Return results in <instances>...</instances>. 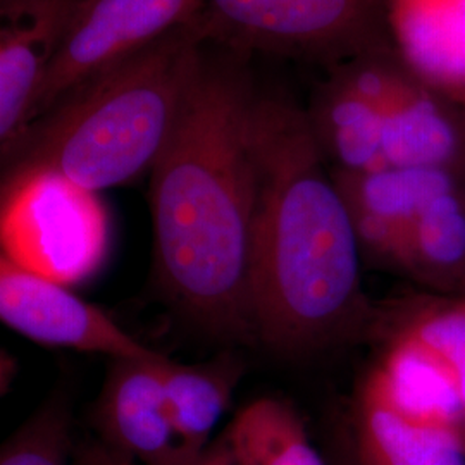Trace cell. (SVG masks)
Wrapping results in <instances>:
<instances>
[{
  "label": "cell",
  "instance_id": "cell-1",
  "mask_svg": "<svg viewBox=\"0 0 465 465\" xmlns=\"http://www.w3.org/2000/svg\"><path fill=\"white\" fill-rule=\"evenodd\" d=\"M253 104L238 73L203 52L150 169L153 280L178 317L219 341L253 338Z\"/></svg>",
  "mask_w": 465,
  "mask_h": 465
},
{
  "label": "cell",
  "instance_id": "cell-2",
  "mask_svg": "<svg viewBox=\"0 0 465 465\" xmlns=\"http://www.w3.org/2000/svg\"><path fill=\"white\" fill-rule=\"evenodd\" d=\"M252 143L253 338L282 353L321 349L366 309L349 209L299 107L255 97Z\"/></svg>",
  "mask_w": 465,
  "mask_h": 465
},
{
  "label": "cell",
  "instance_id": "cell-3",
  "mask_svg": "<svg viewBox=\"0 0 465 465\" xmlns=\"http://www.w3.org/2000/svg\"><path fill=\"white\" fill-rule=\"evenodd\" d=\"M207 36L199 15L86 78L0 157V174L44 167L100 193L150 173L180 114Z\"/></svg>",
  "mask_w": 465,
  "mask_h": 465
},
{
  "label": "cell",
  "instance_id": "cell-4",
  "mask_svg": "<svg viewBox=\"0 0 465 465\" xmlns=\"http://www.w3.org/2000/svg\"><path fill=\"white\" fill-rule=\"evenodd\" d=\"M111 224L100 193L44 169L0 174V250L73 290L109 253Z\"/></svg>",
  "mask_w": 465,
  "mask_h": 465
},
{
  "label": "cell",
  "instance_id": "cell-5",
  "mask_svg": "<svg viewBox=\"0 0 465 465\" xmlns=\"http://www.w3.org/2000/svg\"><path fill=\"white\" fill-rule=\"evenodd\" d=\"M213 21L249 44L317 59L390 52L382 0H205Z\"/></svg>",
  "mask_w": 465,
  "mask_h": 465
},
{
  "label": "cell",
  "instance_id": "cell-6",
  "mask_svg": "<svg viewBox=\"0 0 465 465\" xmlns=\"http://www.w3.org/2000/svg\"><path fill=\"white\" fill-rule=\"evenodd\" d=\"M203 7L205 0H84L36 92L28 128L69 90L195 19Z\"/></svg>",
  "mask_w": 465,
  "mask_h": 465
},
{
  "label": "cell",
  "instance_id": "cell-7",
  "mask_svg": "<svg viewBox=\"0 0 465 465\" xmlns=\"http://www.w3.org/2000/svg\"><path fill=\"white\" fill-rule=\"evenodd\" d=\"M343 76L381 114L386 166L451 169L462 153V134L430 86L419 82L390 52L347 63Z\"/></svg>",
  "mask_w": 465,
  "mask_h": 465
},
{
  "label": "cell",
  "instance_id": "cell-8",
  "mask_svg": "<svg viewBox=\"0 0 465 465\" xmlns=\"http://www.w3.org/2000/svg\"><path fill=\"white\" fill-rule=\"evenodd\" d=\"M0 324L49 349L107 359L145 357L155 350L71 288L19 264L0 250Z\"/></svg>",
  "mask_w": 465,
  "mask_h": 465
},
{
  "label": "cell",
  "instance_id": "cell-9",
  "mask_svg": "<svg viewBox=\"0 0 465 465\" xmlns=\"http://www.w3.org/2000/svg\"><path fill=\"white\" fill-rule=\"evenodd\" d=\"M163 359L159 351L109 359L92 417L94 440L123 462L173 465L182 459L167 411Z\"/></svg>",
  "mask_w": 465,
  "mask_h": 465
},
{
  "label": "cell",
  "instance_id": "cell-10",
  "mask_svg": "<svg viewBox=\"0 0 465 465\" xmlns=\"http://www.w3.org/2000/svg\"><path fill=\"white\" fill-rule=\"evenodd\" d=\"M84 0H0V157L30 124L34 100Z\"/></svg>",
  "mask_w": 465,
  "mask_h": 465
},
{
  "label": "cell",
  "instance_id": "cell-11",
  "mask_svg": "<svg viewBox=\"0 0 465 465\" xmlns=\"http://www.w3.org/2000/svg\"><path fill=\"white\" fill-rule=\"evenodd\" d=\"M349 209L361 250L401 264L409 232L432 200L457 188L451 169L386 166L332 174Z\"/></svg>",
  "mask_w": 465,
  "mask_h": 465
},
{
  "label": "cell",
  "instance_id": "cell-12",
  "mask_svg": "<svg viewBox=\"0 0 465 465\" xmlns=\"http://www.w3.org/2000/svg\"><path fill=\"white\" fill-rule=\"evenodd\" d=\"M400 63L441 99L465 104V0H382Z\"/></svg>",
  "mask_w": 465,
  "mask_h": 465
},
{
  "label": "cell",
  "instance_id": "cell-13",
  "mask_svg": "<svg viewBox=\"0 0 465 465\" xmlns=\"http://www.w3.org/2000/svg\"><path fill=\"white\" fill-rule=\"evenodd\" d=\"M359 465H465L459 428L401 414L364 384L357 412Z\"/></svg>",
  "mask_w": 465,
  "mask_h": 465
},
{
  "label": "cell",
  "instance_id": "cell-14",
  "mask_svg": "<svg viewBox=\"0 0 465 465\" xmlns=\"http://www.w3.org/2000/svg\"><path fill=\"white\" fill-rule=\"evenodd\" d=\"M161 376L180 462L193 459L211 445V436L243 376V364L230 351L200 364H180L164 355Z\"/></svg>",
  "mask_w": 465,
  "mask_h": 465
},
{
  "label": "cell",
  "instance_id": "cell-15",
  "mask_svg": "<svg viewBox=\"0 0 465 465\" xmlns=\"http://www.w3.org/2000/svg\"><path fill=\"white\" fill-rule=\"evenodd\" d=\"M366 384L401 414L422 422L459 428L464 416L449 371L401 332Z\"/></svg>",
  "mask_w": 465,
  "mask_h": 465
},
{
  "label": "cell",
  "instance_id": "cell-16",
  "mask_svg": "<svg viewBox=\"0 0 465 465\" xmlns=\"http://www.w3.org/2000/svg\"><path fill=\"white\" fill-rule=\"evenodd\" d=\"M317 142L338 171L364 173L386 167L378 105L340 73L324 90L311 117Z\"/></svg>",
  "mask_w": 465,
  "mask_h": 465
},
{
  "label": "cell",
  "instance_id": "cell-17",
  "mask_svg": "<svg viewBox=\"0 0 465 465\" xmlns=\"http://www.w3.org/2000/svg\"><path fill=\"white\" fill-rule=\"evenodd\" d=\"M223 438L243 465H326L299 414L282 400L250 401Z\"/></svg>",
  "mask_w": 465,
  "mask_h": 465
},
{
  "label": "cell",
  "instance_id": "cell-18",
  "mask_svg": "<svg viewBox=\"0 0 465 465\" xmlns=\"http://www.w3.org/2000/svg\"><path fill=\"white\" fill-rule=\"evenodd\" d=\"M400 267L440 288L465 282V199L459 186L436 197L419 214Z\"/></svg>",
  "mask_w": 465,
  "mask_h": 465
},
{
  "label": "cell",
  "instance_id": "cell-19",
  "mask_svg": "<svg viewBox=\"0 0 465 465\" xmlns=\"http://www.w3.org/2000/svg\"><path fill=\"white\" fill-rule=\"evenodd\" d=\"M71 420L66 395H52L0 443V465H69L74 453Z\"/></svg>",
  "mask_w": 465,
  "mask_h": 465
},
{
  "label": "cell",
  "instance_id": "cell-20",
  "mask_svg": "<svg viewBox=\"0 0 465 465\" xmlns=\"http://www.w3.org/2000/svg\"><path fill=\"white\" fill-rule=\"evenodd\" d=\"M401 334L409 336L419 347L449 371L457 388L465 414V305L438 307L414 317Z\"/></svg>",
  "mask_w": 465,
  "mask_h": 465
},
{
  "label": "cell",
  "instance_id": "cell-21",
  "mask_svg": "<svg viewBox=\"0 0 465 465\" xmlns=\"http://www.w3.org/2000/svg\"><path fill=\"white\" fill-rule=\"evenodd\" d=\"M111 457H113V460H114V465H132L128 464V462H123V460H119L117 457H114L113 453H111ZM173 465H243L238 459H236V455L232 453V450L228 447V443H226V440L224 438H221L219 441L216 443H211L207 449L203 450V451H200L197 457H193V459H188V460H182V462H174Z\"/></svg>",
  "mask_w": 465,
  "mask_h": 465
},
{
  "label": "cell",
  "instance_id": "cell-22",
  "mask_svg": "<svg viewBox=\"0 0 465 465\" xmlns=\"http://www.w3.org/2000/svg\"><path fill=\"white\" fill-rule=\"evenodd\" d=\"M74 465H114L111 453L102 449L95 440H84L74 445Z\"/></svg>",
  "mask_w": 465,
  "mask_h": 465
},
{
  "label": "cell",
  "instance_id": "cell-23",
  "mask_svg": "<svg viewBox=\"0 0 465 465\" xmlns=\"http://www.w3.org/2000/svg\"><path fill=\"white\" fill-rule=\"evenodd\" d=\"M16 371L15 357L0 347V399L9 391L16 378Z\"/></svg>",
  "mask_w": 465,
  "mask_h": 465
},
{
  "label": "cell",
  "instance_id": "cell-24",
  "mask_svg": "<svg viewBox=\"0 0 465 465\" xmlns=\"http://www.w3.org/2000/svg\"><path fill=\"white\" fill-rule=\"evenodd\" d=\"M459 432H460V438H462V443H464L465 449V414L460 419V422H459Z\"/></svg>",
  "mask_w": 465,
  "mask_h": 465
},
{
  "label": "cell",
  "instance_id": "cell-25",
  "mask_svg": "<svg viewBox=\"0 0 465 465\" xmlns=\"http://www.w3.org/2000/svg\"><path fill=\"white\" fill-rule=\"evenodd\" d=\"M460 302H462V303H464V305H465V295H464V299L460 300Z\"/></svg>",
  "mask_w": 465,
  "mask_h": 465
}]
</instances>
